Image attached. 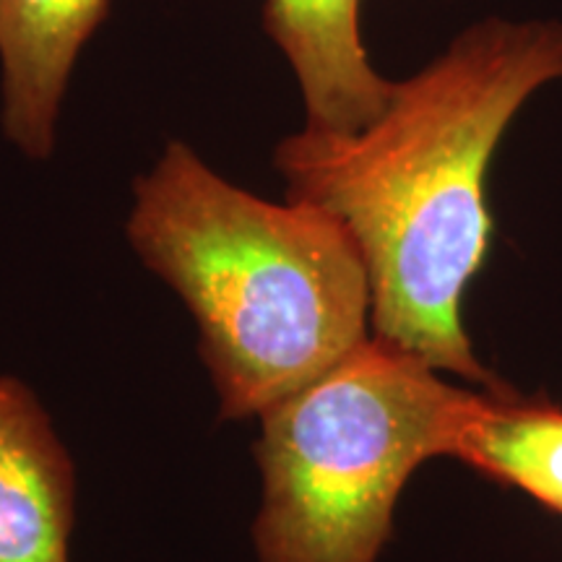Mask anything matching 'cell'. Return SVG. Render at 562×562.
<instances>
[{"label":"cell","instance_id":"obj_1","mask_svg":"<svg viewBox=\"0 0 562 562\" xmlns=\"http://www.w3.org/2000/svg\"><path fill=\"white\" fill-rule=\"evenodd\" d=\"M562 81L560 21L484 19L393 91L357 131L302 125L273 149L286 199L334 214L368 266L372 336L497 389L461 321L490 252L484 180L526 100Z\"/></svg>","mask_w":562,"mask_h":562},{"label":"cell","instance_id":"obj_2","mask_svg":"<svg viewBox=\"0 0 562 562\" xmlns=\"http://www.w3.org/2000/svg\"><path fill=\"white\" fill-rule=\"evenodd\" d=\"M125 237L191 313L224 422L256 419L372 334L349 229L313 203L245 191L186 140L133 180Z\"/></svg>","mask_w":562,"mask_h":562},{"label":"cell","instance_id":"obj_3","mask_svg":"<svg viewBox=\"0 0 562 562\" xmlns=\"http://www.w3.org/2000/svg\"><path fill=\"white\" fill-rule=\"evenodd\" d=\"M476 389L368 336L258 414V562H378L398 497L425 461L451 459Z\"/></svg>","mask_w":562,"mask_h":562},{"label":"cell","instance_id":"obj_4","mask_svg":"<svg viewBox=\"0 0 562 562\" xmlns=\"http://www.w3.org/2000/svg\"><path fill=\"white\" fill-rule=\"evenodd\" d=\"M76 463L40 396L0 375V562H70Z\"/></svg>","mask_w":562,"mask_h":562},{"label":"cell","instance_id":"obj_5","mask_svg":"<svg viewBox=\"0 0 562 562\" xmlns=\"http://www.w3.org/2000/svg\"><path fill=\"white\" fill-rule=\"evenodd\" d=\"M110 0H0V128L26 159L58 146L63 97Z\"/></svg>","mask_w":562,"mask_h":562},{"label":"cell","instance_id":"obj_6","mask_svg":"<svg viewBox=\"0 0 562 562\" xmlns=\"http://www.w3.org/2000/svg\"><path fill=\"white\" fill-rule=\"evenodd\" d=\"M362 0H263L261 24L297 79L305 125L357 131L381 115L393 81L364 50Z\"/></svg>","mask_w":562,"mask_h":562},{"label":"cell","instance_id":"obj_7","mask_svg":"<svg viewBox=\"0 0 562 562\" xmlns=\"http://www.w3.org/2000/svg\"><path fill=\"white\" fill-rule=\"evenodd\" d=\"M451 459L562 518V406L508 383L476 391Z\"/></svg>","mask_w":562,"mask_h":562}]
</instances>
